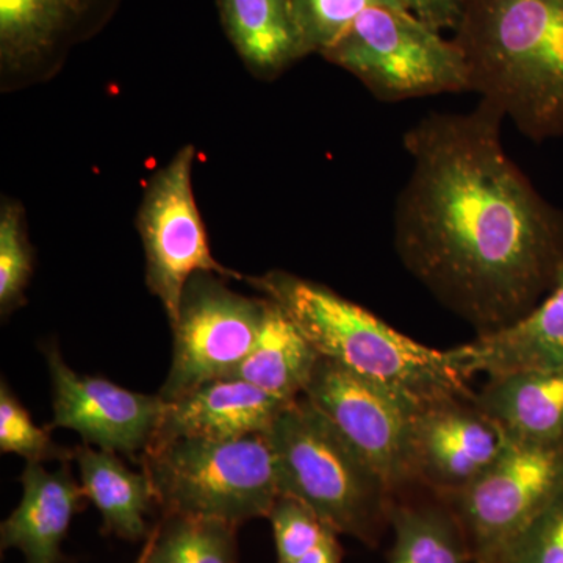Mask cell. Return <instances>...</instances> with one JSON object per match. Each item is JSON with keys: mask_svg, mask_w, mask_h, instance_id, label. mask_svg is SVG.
I'll list each match as a JSON object with an SVG mask.
<instances>
[{"mask_svg": "<svg viewBox=\"0 0 563 563\" xmlns=\"http://www.w3.org/2000/svg\"><path fill=\"white\" fill-rule=\"evenodd\" d=\"M322 57L384 102L470 91L468 69L454 40L398 7L366 10Z\"/></svg>", "mask_w": 563, "mask_h": 563, "instance_id": "6", "label": "cell"}, {"mask_svg": "<svg viewBox=\"0 0 563 563\" xmlns=\"http://www.w3.org/2000/svg\"><path fill=\"white\" fill-rule=\"evenodd\" d=\"M290 402L243 380H209L166 402L154 440H239L265 435Z\"/></svg>", "mask_w": 563, "mask_h": 563, "instance_id": "14", "label": "cell"}, {"mask_svg": "<svg viewBox=\"0 0 563 563\" xmlns=\"http://www.w3.org/2000/svg\"><path fill=\"white\" fill-rule=\"evenodd\" d=\"M81 487L102 517V532L128 542H146L154 531L147 517L157 506L147 474L133 472L117 453L85 443L74 448Z\"/></svg>", "mask_w": 563, "mask_h": 563, "instance_id": "18", "label": "cell"}, {"mask_svg": "<svg viewBox=\"0 0 563 563\" xmlns=\"http://www.w3.org/2000/svg\"><path fill=\"white\" fill-rule=\"evenodd\" d=\"M470 91L533 143L563 136V0H462Z\"/></svg>", "mask_w": 563, "mask_h": 563, "instance_id": "2", "label": "cell"}, {"mask_svg": "<svg viewBox=\"0 0 563 563\" xmlns=\"http://www.w3.org/2000/svg\"><path fill=\"white\" fill-rule=\"evenodd\" d=\"M220 277L198 273L185 287L172 325V368L158 391L163 401H174L199 385L228 376L261 335L268 299L232 291Z\"/></svg>", "mask_w": 563, "mask_h": 563, "instance_id": "10", "label": "cell"}, {"mask_svg": "<svg viewBox=\"0 0 563 563\" xmlns=\"http://www.w3.org/2000/svg\"><path fill=\"white\" fill-rule=\"evenodd\" d=\"M244 280L291 318L320 357L387 385L421 407L451 399L473 401L468 379L448 351L415 342L325 285L285 272Z\"/></svg>", "mask_w": 563, "mask_h": 563, "instance_id": "3", "label": "cell"}, {"mask_svg": "<svg viewBox=\"0 0 563 563\" xmlns=\"http://www.w3.org/2000/svg\"><path fill=\"white\" fill-rule=\"evenodd\" d=\"M195 162V146L180 147L172 162L152 177L136 218L146 257V285L162 302L169 325L177 320L185 287L195 274L244 280L243 274L225 268L211 254L192 192Z\"/></svg>", "mask_w": 563, "mask_h": 563, "instance_id": "9", "label": "cell"}, {"mask_svg": "<svg viewBox=\"0 0 563 563\" xmlns=\"http://www.w3.org/2000/svg\"><path fill=\"white\" fill-rule=\"evenodd\" d=\"M21 484V501L0 526L2 551H21L25 563H65L62 544L88 501L84 487L74 479L68 463L49 472L41 463L27 462Z\"/></svg>", "mask_w": 563, "mask_h": 563, "instance_id": "15", "label": "cell"}, {"mask_svg": "<svg viewBox=\"0 0 563 563\" xmlns=\"http://www.w3.org/2000/svg\"><path fill=\"white\" fill-rule=\"evenodd\" d=\"M404 7L437 31H454L462 13V0H401Z\"/></svg>", "mask_w": 563, "mask_h": 563, "instance_id": "28", "label": "cell"}, {"mask_svg": "<svg viewBox=\"0 0 563 563\" xmlns=\"http://www.w3.org/2000/svg\"><path fill=\"white\" fill-rule=\"evenodd\" d=\"M307 54L324 55L374 7L406 9L401 0H290ZM407 10V9H406Z\"/></svg>", "mask_w": 563, "mask_h": 563, "instance_id": "23", "label": "cell"}, {"mask_svg": "<svg viewBox=\"0 0 563 563\" xmlns=\"http://www.w3.org/2000/svg\"><path fill=\"white\" fill-rule=\"evenodd\" d=\"M268 520L276 543L277 563L301 561L333 531L306 504L290 496H279Z\"/></svg>", "mask_w": 563, "mask_h": 563, "instance_id": "26", "label": "cell"}, {"mask_svg": "<svg viewBox=\"0 0 563 563\" xmlns=\"http://www.w3.org/2000/svg\"><path fill=\"white\" fill-rule=\"evenodd\" d=\"M342 561L343 548L339 542V533L331 531L317 548L296 563H342Z\"/></svg>", "mask_w": 563, "mask_h": 563, "instance_id": "29", "label": "cell"}, {"mask_svg": "<svg viewBox=\"0 0 563 563\" xmlns=\"http://www.w3.org/2000/svg\"><path fill=\"white\" fill-rule=\"evenodd\" d=\"M388 563H473L468 539L453 507H391Z\"/></svg>", "mask_w": 563, "mask_h": 563, "instance_id": "21", "label": "cell"}, {"mask_svg": "<svg viewBox=\"0 0 563 563\" xmlns=\"http://www.w3.org/2000/svg\"><path fill=\"white\" fill-rule=\"evenodd\" d=\"M147 555H150V537H147L146 542H144L143 550H141L135 563H147Z\"/></svg>", "mask_w": 563, "mask_h": 563, "instance_id": "30", "label": "cell"}, {"mask_svg": "<svg viewBox=\"0 0 563 563\" xmlns=\"http://www.w3.org/2000/svg\"><path fill=\"white\" fill-rule=\"evenodd\" d=\"M222 27L244 65L274 79L307 57L290 0H217Z\"/></svg>", "mask_w": 563, "mask_h": 563, "instance_id": "19", "label": "cell"}, {"mask_svg": "<svg viewBox=\"0 0 563 563\" xmlns=\"http://www.w3.org/2000/svg\"><path fill=\"white\" fill-rule=\"evenodd\" d=\"M504 563H563V493L521 533Z\"/></svg>", "mask_w": 563, "mask_h": 563, "instance_id": "27", "label": "cell"}, {"mask_svg": "<svg viewBox=\"0 0 563 563\" xmlns=\"http://www.w3.org/2000/svg\"><path fill=\"white\" fill-rule=\"evenodd\" d=\"M473 402L512 440H563V368L525 369L488 377Z\"/></svg>", "mask_w": 563, "mask_h": 563, "instance_id": "17", "label": "cell"}, {"mask_svg": "<svg viewBox=\"0 0 563 563\" xmlns=\"http://www.w3.org/2000/svg\"><path fill=\"white\" fill-rule=\"evenodd\" d=\"M0 451L21 455L27 462L74 461V448L60 446L52 440L49 428L36 426L3 379L0 384Z\"/></svg>", "mask_w": 563, "mask_h": 563, "instance_id": "25", "label": "cell"}, {"mask_svg": "<svg viewBox=\"0 0 563 563\" xmlns=\"http://www.w3.org/2000/svg\"><path fill=\"white\" fill-rule=\"evenodd\" d=\"M235 526L166 515L150 536L147 563H239Z\"/></svg>", "mask_w": 563, "mask_h": 563, "instance_id": "22", "label": "cell"}, {"mask_svg": "<svg viewBox=\"0 0 563 563\" xmlns=\"http://www.w3.org/2000/svg\"><path fill=\"white\" fill-rule=\"evenodd\" d=\"M504 120L479 101L402 139L412 172L396 199V254L477 335L532 312L563 269V210L507 155Z\"/></svg>", "mask_w": 563, "mask_h": 563, "instance_id": "1", "label": "cell"}, {"mask_svg": "<svg viewBox=\"0 0 563 563\" xmlns=\"http://www.w3.org/2000/svg\"><path fill=\"white\" fill-rule=\"evenodd\" d=\"M33 274V250L20 202L0 207V313L9 317L25 303Z\"/></svg>", "mask_w": 563, "mask_h": 563, "instance_id": "24", "label": "cell"}, {"mask_svg": "<svg viewBox=\"0 0 563 563\" xmlns=\"http://www.w3.org/2000/svg\"><path fill=\"white\" fill-rule=\"evenodd\" d=\"M121 0H0V73L10 81L57 73L77 44L110 21Z\"/></svg>", "mask_w": 563, "mask_h": 563, "instance_id": "12", "label": "cell"}, {"mask_svg": "<svg viewBox=\"0 0 563 563\" xmlns=\"http://www.w3.org/2000/svg\"><path fill=\"white\" fill-rule=\"evenodd\" d=\"M265 435L280 496L306 504L339 536L377 542L384 518H390V490L320 410L301 396Z\"/></svg>", "mask_w": 563, "mask_h": 563, "instance_id": "4", "label": "cell"}, {"mask_svg": "<svg viewBox=\"0 0 563 563\" xmlns=\"http://www.w3.org/2000/svg\"><path fill=\"white\" fill-rule=\"evenodd\" d=\"M139 462L162 517L210 518L240 528L268 518L280 496L266 435L154 440Z\"/></svg>", "mask_w": 563, "mask_h": 563, "instance_id": "5", "label": "cell"}, {"mask_svg": "<svg viewBox=\"0 0 563 563\" xmlns=\"http://www.w3.org/2000/svg\"><path fill=\"white\" fill-rule=\"evenodd\" d=\"M509 443L472 399L422 407L413 429L415 481L450 498L488 472Z\"/></svg>", "mask_w": 563, "mask_h": 563, "instance_id": "13", "label": "cell"}, {"mask_svg": "<svg viewBox=\"0 0 563 563\" xmlns=\"http://www.w3.org/2000/svg\"><path fill=\"white\" fill-rule=\"evenodd\" d=\"M448 355L465 379L481 373L495 377L563 368V269L553 290L532 312L509 328L448 350Z\"/></svg>", "mask_w": 563, "mask_h": 563, "instance_id": "16", "label": "cell"}, {"mask_svg": "<svg viewBox=\"0 0 563 563\" xmlns=\"http://www.w3.org/2000/svg\"><path fill=\"white\" fill-rule=\"evenodd\" d=\"M43 352L54 388V420L47 428L70 429L90 446L140 461L161 426L166 406L161 396L76 373L55 344Z\"/></svg>", "mask_w": 563, "mask_h": 563, "instance_id": "11", "label": "cell"}, {"mask_svg": "<svg viewBox=\"0 0 563 563\" xmlns=\"http://www.w3.org/2000/svg\"><path fill=\"white\" fill-rule=\"evenodd\" d=\"M318 361L320 354L298 325L269 301L257 342L225 379L243 380L285 401H295L306 391Z\"/></svg>", "mask_w": 563, "mask_h": 563, "instance_id": "20", "label": "cell"}, {"mask_svg": "<svg viewBox=\"0 0 563 563\" xmlns=\"http://www.w3.org/2000/svg\"><path fill=\"white\" fill-rule=\"evenodd\" d=\"M302 396L332 422L390 493L417 483L413 429L420 404L324 357L314 366Z\"/></svg>", "mask_w": 563, "mask_h": 563, "instance_id": "8", "label": "cell"}, {"mask_svg": "<svg viewBox=\"0 0 563 563\" xmlns=\"http://www.w3.org/2000/svg\"><path fill=\"white\" fill-rule=\"evenodd\" d=\"M563 493V440L510 439L498 462L451 507L468 539L473 563H504L512 544Z\"/></svg>", "mask_w": 563, "mask_h": 563, "instance_id": "7", "label": "cell"}]
</instances>
